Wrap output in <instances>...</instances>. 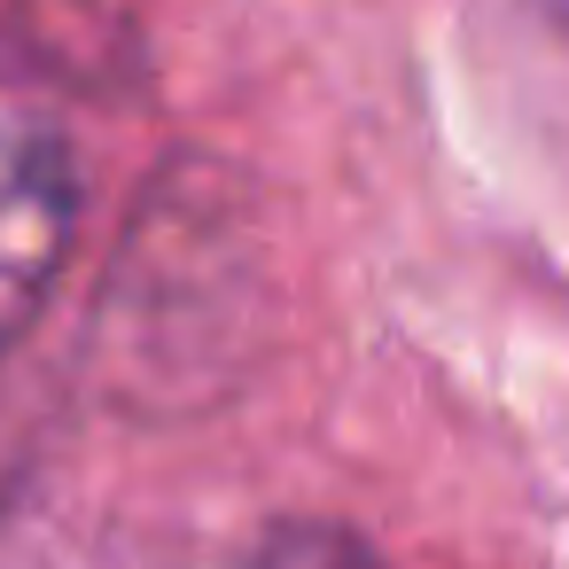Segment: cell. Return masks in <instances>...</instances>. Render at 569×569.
I'll list each match as a JSON object with an SVG mask.
<instances>
[{
	"label": "cell",
	"instance_id": "obj_1",
	"mask_svg": "<svg viewBox=\"0 0 569 569\" xmlns=\"http://www.w3.org/2000/svg\"><path fill=\"white\" fill-rule=\"evenodd\" d=\"M79 234V157L56 102L0 71V343H17Z\"/></svg>",
	"mask_w": 569,
	"mask_h": 569
},
{
	"label": "cell",
	"instance_id": "obj_2",
	"mask_svg": "<svg viewBox=\"0 0 569 569\" xmlns=\"http://www.w3.org/2000/svg\"><path fill=\"white\" fill-rule=\"evenodd\" d=\"M250 569H382V553L343 522H273Z\"/></svg>",
	"mask_w": 569,
	"mask_h": 569
}]
</instances>
